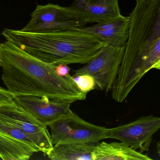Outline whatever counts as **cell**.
<instances>
[{"label": "cell", "mask_w": 160, "mask_h": 160, "mask_svg": "<svg viewBox=\"0 0 160 160\" xmlns=\"http://www.w3.org/2000/svg\"><path fill=\"white\" fill-rule=\"evenodd\" d=\"M112 97L122 102L152 69H160V0H136Z\"/></svg>", "instance_id": "1"}, {"label": "cell", "mask_w": 160, "mask_h": 160, "mask_svg": "<svg viewBox=\"0 0 160 160\" xmlns=\"http://www.w3.org/2000/svg\"><path fill=\"white\" fill-rule=\"evenodd\" d=\"M56 66L38 59L8 41L0 44L2 78L12 94L72 102L85 100L87 93L79 90L72 76L58 75Z\"/></svg>", "instance_id": "2"}, {"label": "cell", "mask_w": 160, "mask_h": 160, "mask_svg": "<svg viewBox=\"0 0 160 160\" xmlns=\"http://www.w3.org/2000/svg\"><path fill=\"white\" fill-rule=\"evenodd\" d=\"M2 35L28 54L55 65L86 64L106 44L82 28L45 33L6 28Z\"/></svg>", "instance_id": "3"}, {"label": "cell", "mask_w": 160, "mask_h": 160, "mask_svg": "<svg viewBox=\"0 0 160 160\" xmlns=\"http://www.w3.org/2000/svg\"><path fill=\"white\" fill-rule=\"evenodd\" d=\"M53 146L58 144H96L108 138V128L84 120L71 110L48 125Z\"/></svg>", "instance_id": "4"}, {"label": "cell", "mask_w": 160, "mask_h": 160, "mask_svg": "<svg viewBox=\"0 0 160 160\" xmlns=\"http://www.w3.org/2000/svg\"><path fill=\"white\" fill-rule=\"evenodd\" d=\"M87 23L69 7L48 3L37 5L28 23L21 30L35 33H54L85 27Z\"/></svg>", "instance_id": "5"}, {"label": "cell", "mask_w": 160, "mask_h": 160, "mask_svg": "<svg viewBox=\"0 0 160 160\" xmlns=\"http://www.w3.org/2000/svg\"><path fill=\"white\" fill-rule=\"evenodd\" d=\"M124 48L105 44L85 66L74 72L91 76L95 80V88L108 92L117 78Z\"/></svg>", "instance_id": "6"}, {"label": "cell", "mask_w": 160, "mask_h": 160, "mask_svg": "<svg viewBox=\"0 0 160 160\" xmlns=\"http://www.w3.org/2000/svg\"><path fill=\"white\" fill-rule=\"evenodd\" d=\"M160 128V118L144 116L126 124L108 128V138L119 140L143 153L149 150L153 135Z\"/></svg>", "instance_id": "7"}, {"label": "cell", "mask_w": 160, "mask_h": 160, "mask_svg": "<svg viewBox=\"0 0 160 160\" xmlns=\"http://www.w3.org/2000/svg\"><path fill=\"white\" fill-rule=\"evenodd\" d=\"M0 118L25 133L44 155H47L53 148L47 127L14 102L0 106Z\"/></svg>", "instance_id": "8"}, {"label": "cell", "mask_w": 160, "mask_h": 160, "mask_svg": "<svg viewBox=\"0 0 160 160\" xmlns=\"http://www.w3.org/2000/svg\"><path fill=\"white\" fill-rule=\"evenodd\" d=\"M13 96L15 103L47 127L72 110L70 107L73 102L71 101L51 99L45 96L23 94Z\"/></svg>", "instance_id": "9"}, {"label": "cell", "mask_w": 160, "mask_h": 160, "mask_svg": "<svg viewBox=\"0 0 160 160\" xmlns=\"http://www.w3.org/2000/svg\"><path fill=\"white\" fill-rule=\"evenodd\" d=\"M82 28L98 37L106 44L122 47H125L129 36L130 18L120 14Z\"/></svg>", "instance_id": "10"}, {"label": "cell", "mask_w": 160, "mask_h": 160, "mask_svg": "<svg viewBox=\"0 0 160 160\" xmlns=\"http://www.w3.org/2000/svg\"><path fill=\"white\" fill-rule=\"evenodd\" d=\"M69 7L87 24L99 23L121 14L118 0H75Z\"/></svg>", "instance_id": "11"}, {"label": "cell", "mask_w": 160, "mask_h": 160, "mask_svg": "<svg viewBox=\"0 0 160 160\" xmlns=\"http://www.w3.org/2000/svg\"><path fill=\"white\" fill-rule=\"evenodd\" d=\"M92 160H152L122 142H102L95 144L92 152Z\"/></svg>", "instance_id": "12"}, {"label": "cell", "mask_w": 160, "mask_h": 160, "mask_svg": "<svg viewBox=\"0 0 160 160\" xmlns=\"http://www.w3.org/2000/svg\"><path fill=\"white\" fill-rule=\"evenodd\" d=\"M95 144H58L54 145L47 155L53 160H92Z\"/></svg>", "instance_id": "13"}, {"label": "cell", "mask_w": 160, "mask_h": 160, "mask_svg": "<svg viewBox=\"0 0 160 160\" xmlns=\"http://www.w3.org/2000/svg\"><path fill=\"white\" fill-rule=\"evenodd\" d=\"M34 152L24 143L0 133V158L2 160H28Z\"/></svg>", "instance_id": "14"}, {"label": "cell", "mask_w": 160, "mask_h": 160, "mask_svg": "<svg viewBox=\"0 0 160 160\" xmlns=\"http://www.w3.org/2000/svg\"><path fill=\"white\" fill-rule=\"evenodd\" d=\"M0 133L16 139L30 147L35 152H40L35 143L19 128L0 118Z\"/></svg>", "instance_id": "15"}, {"label": "cell", "mask_w": 160, "mask_h": 160, "mask_svg": "<svg viewBox=\"0 0 160 160\" xmlns=\"http://www.w3.org/2000/svg\"><path fill=\"white\" fill-rule=\"evenodd\" d=\"M79 90L85 93L95 89L94 78L88 74H78L75 73L72 76Z\"/></svg>", "instance_id": "16"}, {"label": "cell", "mask_w": 160, "mask_h": 160, "mask_svg": "<svg viewBox=\"0 0 160 160\" xmlns=\"http://www.w3.org/2000/svg\"><path fill=\"white\" fill-rule=\"evenodd\" d=\"M13 102V94L8 90L0 87V106Z\"/></svg>", "instance_id": "17"}, {"label": "cell", "mask_w": 160, "mask_h": 160, "mask_svg": "<svg viewBox=\"0 0 160 160\" xmlns=\"http://www.w3.org/2000/svg\"><path fill=\"white\" fill-rule=\"evenodd\" d=\"M71 69L66 64H59L57 65L56 67V72L58 75L61 77H66L69 74Z\"/></svg>", "instance_id": "18"}]
</instances>
